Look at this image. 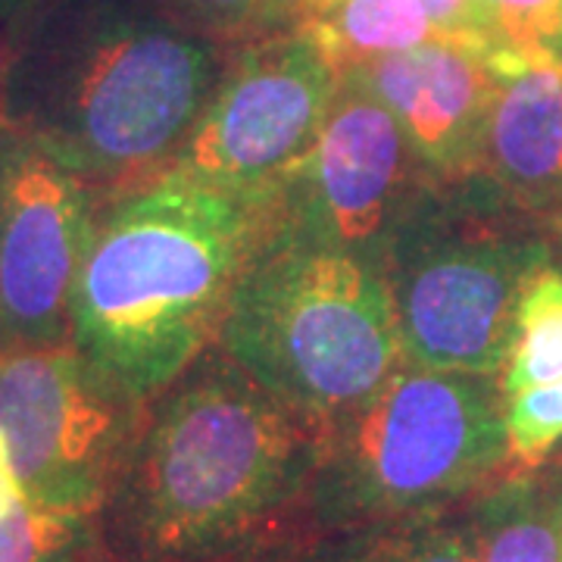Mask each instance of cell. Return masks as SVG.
I'll list each match as a JSON object with an SVG mask.
<instances>
[{"mask_svg": "<svg viewBox=\"0 0 562 562\" xmlns=\"http://www.w3.org/2000/svg\"><path fill=\"white\" fill-rule=\"evenodd\" d=\"M394 113L431 181H465L482 172L494 101V69L484 54L431 38L347 69Z\"/></svg>", "mask_w": 562, "mask_h": 562, "instance_id": "obj_11", "label": "cell"}, {"mask_svg": "<svg viewBox=\"0 0 562 562\" xmlns=\"http://www.w3.org/2000/svg\"><path fill=\"white\" fill-rule=\"evenodd\" d=\"M547 235H550V254H553L550 266H557V269L562 272V213L550 220V225H547Z\"/></svg>", "mask_w": 562, "mask_h": 562, "instance_id": "obj_24", "label": "cell"}, {"mask_svg": "<svg viewBox=\"0 0 562 562\" xmlns=\"http://www.w3.org/2000/svg\"><path fill=\"white\" fill-rule=\"evenodd\" d=\"M160 3L184 29L228 50L288 25H297L288 0H160Z\"/></svg>", "mask_w": 562, "mask_h": 562, "instance_id": "obj_18", "label": "cell"}, {"mask_svg": "<svg viewBox=\"0 0 562 562\" xmlns=\"http://www.w3.org/2000/svg\"><path fill=\"white\" fill-rule=\"evenodd\" d=\"M279 191L162 172L103 201L76 281L72 344L140 401L160 394L220 344L238 281L279 228Z\"/></svg>", "mask_w": 562, "mask_h": 562, "instance_id": "obj_3", "label": "cell"}, {"mask_svg": "<svg viewBox=\"0 0 562 562\" xmlns=\"http://www.w3.org/2000/svg\"><path fill=\"white\" fill-rule=\"evenodd\" d=\"M147 401L76 344L0 357V460L44 509L98 516Z\"/></svg>", "mask_w": 562, "mask_h": 562, "instance_id": "obj_7", "label": "cell"}, {"mask_svg": "<svg viewBox=\"0 0 562 562\" xmlns=\"http://www.w3.org/2000/svg\"><path fill=\"white\" fill-rule=\"evenodd\" d=\"M335 3H338V0H288V7H291V13H294V20L297 22L319 20V16H325Z\"/></svg>", "mask_w": 562, "mask_h": 562, "instance_id": "obj_23", "label": "cell"}, {"mask_svg": "<svg viewBox=\"0 0 562 562\" xmlns=\"http://www.w3.org/2000/svg\"><path fill=\"white\" fill-rule=\"evenodd\" d=\"M228 54L160 0H38L0 44V122L110 201L169 172Z\"/></svg>", "mask_w": 562, "mask_h": 562, "instance_id": "obj_2", "label": "cell"}, {"mask_svg": "<svg viewBox=\"0 0 562 562\" xmlns=\"http://www.w3.org/2000/svg\"><path fill=\"white\" fill-rule=\"evenodd\" d=\"M291 562H479V547L465 503L447 513L322 535Z\"/></svg>", "mask_w": 562, "mask_h": 562, "instance_id": "obj_14", "label": "cell"}, {"mask_svg": "<svg viewBox=\"0 0 562 562\" xmlns=\"http://www.w3.org/2000/svg\"><path fill=\"white\" fill-rule=\"evenodd\" d=\"M428 184L431 176L394 113L344 72L313 150L281 184V222L303 238L379 262Z\"/></svg>", "mask_w": 562, "mask_h": 562, "instance_id": "obj_10", "label": "cell"}, {"mask_svg": "<svg viewBox=\"0 0 562 562\" xmlns=\"http://www.w3.org/2000/svg\"><path fill=\"white\" fill-rule=\"evenodd\" d=\"M0 562H106L98 516L35 506L0 460Z\"/></svg>", "mask_w": 562, "mask_h": 562, "instance_id": "obj_16", "label": "cell"}, {"mask_svg": "<svg viewBox=\"0 0 562 562\" xmlns=\"http://www.w3.org/2000/svg\"><path fill=\"white\" fill-rule=\"evenodd\" d=\"M479 562H562V475L513 472L469 503Z\"/></svg>", "mask_w": 562, "mask_h": 562, "instance_id": "obj_13", "label": "cell"}, {"mask_svg": "<svg viewBox=\"0 0 562 562\" xmlns=\"http://www.w3.org/2000/svg\"><path fill=\"white\" fill-rule=\"evenodd\" d=\"M501 38L525 50L562 63V0H484Z\"/></svg>", "mask_w": 562, "mask_h": 562, "instance_id": "obj_20", "label": "cell"}, {"mask_svg": "<svg viewBox=\"0 0 562 562\" xmlns=\"http://www.w3.org/2000/svg\"><path fill=\"white\" fill-rule=\"evenodd\" d=\"M550 260L547 222L484 176L431 181L379 260L403 362L501 375L525 288Z\"/></svg>", "mask_w": 562, "mask_h": 562, "instance_id": "obj_6", "label": "cell"}, {"mask_svg": "<svg viewBox=\"0 0 562 562\" xmlns=\"http://www.w3.org/2000/svg\"><path fill=\"white\" fill-rule=\"evenodd\" d=\"M482 172L506 201L550 225L562 213V63L501 47Z\"/></svg>", "mask_w": 562, "mask_h": 562, "instance_id": "obj_12", "label": "cell"}, {"mask_svg": "<svg viewBox=\"0 0 562 562\" xmlns=\"http://www.w3.org/2000/svg\"><path fill=\"white\" fill-rule=\"evenodd\" d=\"M506 441L509 469H541L562 447V379L506 394Z\"/></svg>", "mask_w": 562, "mask_h": 562, "instance_id": "obj_19", "label": "cell"}, {"mask_svg": "<svg viewBox=\"0 0 562 562\" xmlns=\"http://www.w3.org/2000/svg\"><path fill=\"white\" fill-rule=\"evenodd\" d=\"M543 465H553V469H557V472H560V475H562V447H560V450H557V453H553V457H550V460L543 462Z\"/></svg>", "mask_w": 562, "mask_h": 562, "instance_id": "obj_25", "label": "cell"}, {"mask_svg": "<svg viewBox=\"0 0 562 562\" xmlns=\"http://www.w3.org/2000/svg\"><path fill=\"white\" fill-rule=\"evenodd\" d=\"M101 198L0 122V357L72 344V297Z\"/></svg>", "mask_w": 562, "mask_h": 562, "instance_id": "obj_9", "label": "cell"}, {"mask_svg": "<svg viewBox=\"0 0 562 562\" xmlns=\"http://www.w3.org/2000/svg\"><path fill=\"white\" fill-rule=\"evenodd\" d=\"M341 79L310 22L232 47L169 172L232 191H279L313 150Z\"/></svg>", "mask_w": 562, "mask_h": 562, "instance_id": "obj_8", "label": "cell"}, {"mask_svg": "<svg viewBox=\"0 0 562 562\" xmlns=\"http://www.w3.org/2000/svg\"><path fill=\"white\" fill-rule=\"evenodd\" d=\"M310 29L341 72L438 38L416 0H338L325 16L310 20Z\"/></svg>", "mask_w": 562, "mask_h": 562, "instance_id": "obj_15", "label": "cell"}, {"mask_svg": "<svg viewBox=\"0 0 562 562\" xmlns=\"http://www.w3.org/2000/svg\"><path fill=\"white\" fill-rule=\"evenodd\" d=\"M501 375L401 362L325 425L310 491V543L362 525L479 501L513 475Z\"/></svg>", "mask_w": 562, "mask_h": 562, "instance_id": "obj_4", "label": "cell"}, {"mask_svg": "<svg viewBox=\"0 0 562 562\" xmlns=\"http://www.w3.org/2000/svg\"><path fill=\"white\" fill-rule=\"evenodd\" d=\"M38 0H0V44L10 38V32L20 25Z\"/></svg>", "mask_w": 562, "mask_h": 562, "instance_id": "obj_22", "label": "cell"}, {"mask_svg": "<svg viewBox=\"0 0 562 562\" xmlns=\"http://www.w3.org/2000/svg\"><path fill=\"white\" fill-rule=\"evenodd\" d=\"M416 3L425 10L428 22L435 25L438 38L472 47L484 57L497 54L501 47H509L501 38L484 0H416Z\"/></svg>", "mask_w": 562, "mask_h": 562, "instance_id": "obj_21", "label": "cell"}, {"mask_svg": "<svg viewBox=\"0 0 562 562\" xmlns=\"http://www.w3.org/2000/svg\"><path fill=\"white\" fill-rule=\"evenodd\" d=\"M557 379H562V272L543 266L516 310L501 387L503 394H519Z\"/></svg>", "mask_w": 562, "mask_h": 562, "instance_id": "obj_17", "label": "cell"}, {"mask_svg": "<svg viewBox=\"0 0 562 562\" xmlns=\"http://www.w3.org/2000/svg\"><path fill=\"white\" fill-rule=\"evenodd\" d=\"M220 347L322 425L366 401L403 362L382 266L284 222L238 281Z\"/></svg>", "mask_w": 562, "mask_h": 562, "instance_id": "obj_5", "label": "cell"}, {"mask_svg": "<svg viewBox=\"0 0 562 562\" xmlns=\"http://www.w3.org/2000/svg\"><path fill=\"white\" fill-rule=\"evenodd\" d=\"M325 425L220 344L154 394L101 513L106 562H291Z\"/></svg>", "mask_w": 562, "mask_h": 562, "instance_id": "obj_1", "label": "cell"}]
</instances>
